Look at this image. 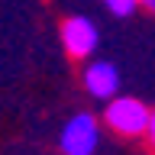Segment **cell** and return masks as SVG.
Instances as JSON below:
<instances>
[{
	"label": "cell",
	"instance_id": "6da1fadb",
	"mask_svg": "<svg viewBox=\"0 0 155 155\" xmlns=\"http://www.w3.org/2000/svg\"><path fill=\"white\" fill-rule=\"evenodd\" d=\"M149 116H152V110H149L139 97H129V94L110 97V100H107V107H104V123L110 126L116 136H126V139L145 136Z\"/></svg>",
	"mask_w": 155,
	"mask_h": 155
},
{
	"label": "cell",
	"instance_id": "7a4b0ae2",
	"mask_svg": "<svg viewBox=\"0 0 155 155\" xmlns=\"http://www.w3.org/2000/svg\"><path fill=\"white\" fill-rule=\"evenodd\" d=\"M97 142H100V123L91 113H74L58 136V149L65 155H94Z\"/></svg>",
	"mask_w": 155,
	"mask_h": 155
},
{
	"label": "cell",
	"instance_id": "3957f363",
	"mask_svg": "<svg viewBox=\"0 0 155 155\" xmlns=\"http://www.w3.org/2000/svg\"><path fill=\"white\" fill-rule=\"evenodd\" d=\"M61 45H65V52H68L71 58H87V55H94L97 45H100L97 23H94L91 16H81V13L68 16L65 23H61Z\"/></svg>",
	"mask_w": 155,
	"mask_h": 155
},
{
	"label": "cell",
	"instance_id": "277c9868",
	"mask_svg": "<svg viewBox=\"0 0 155 155\" xmlns=\"http://www.w3.org/2000/svg\"><path fill=\"white\" fill-rule=\"evenodd\" d=\"M81 81H84V91L94 97V100H110V97L120 94V71H116L113 61H104V58L91 61V65L84 68Z\"/></svg>",
	"mask_w": 155,
	"mask_h": 155
},
{
	"label": "cell",
	"instance_id": "5b68a950",
	"mask_svg": "<svg viewBox=\"0 0 155 155\" xmlns=\"http://www.w3.org/2000/svg\"><path fill=\"white\" fill-rule=\"evenodd\" d=\"M104 7L113 16H133L136 10H139V0H104Z\"/></svg>",
	"mask_w": 155,
	"mask_h": 155
},
{
	"label": "cell",
	"instance_id": "8992f818",
	"mask_svg": "<svg viewBox=\"0 0 155 155\" xmlns=\"http://www.w3.org/2000/svg\"><path fill=\"white\" fill-rule=\"evenodd\" d=\"M145 139H149V149L155 152V110H152V116H149V126H145Z\"/></svg>",
	"mask_w": 155,
	"mask_h": 155
},
{
	"label": "cell",
	"instance_id": "52a82bcc",
	"mask_svg": "<svg viewBox=\"0 0 155 155\" xmlns=\"http://www.w3.org/2000/svg\"><path fill=\"white\" fill-rule=\"evenodd\" d=\"M139 7H145L149 13H155V0H139Z\"/></svg>",
	"mask_w": 155,
	"mask_h": 155
}]
</instances>
